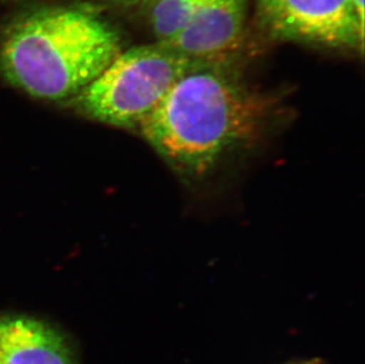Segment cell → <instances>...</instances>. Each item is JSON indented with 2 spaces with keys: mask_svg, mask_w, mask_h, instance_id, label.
Here are the masks:
<instances>
[{
  "mask_svg": "<svg viewBox=\"0 0 365 364\" xmlns=\"http://www.w3.org/2000/svg\"><path fill=\"white\" fill-rule=\"evenodd\" d=\"M271 110L222 66L203 63L172 86L138 131L174 172L200 180L258 138Z\"/></svg>",
  "mask_w": 365,
  "mask_h": 364,
  "instance_id": "1",
  "label": "cell"
},
{
  "mask_svg": "<svg viewBox=\"0 0 365 364\" xmlns=\"http://www.w3.org/2000/svg\"><path fill=\"white\" fill-rule=\"evenodd\" d=\"M121 52L120 36L91 11L41 10L11 25L0 43V74L30 96L75 97Z\"/></svg>",
  "mask_w": 365,
  "mask_h": 364,
  "instance_id": "2",
  "label": "cell"
},
{
  "mask_svg": "<svg viewBox=\"0 0 365 364\" xmlns=\"http://www.w3.org/2000/svg\"><path fill=\"white\" fill-rule=\"evenodd\" d=\"M201 64L160 41L135 46L75 96V107L91 120L138 129L172 86Z\"/></svg>",
  "mask_w": 365,
  "mask_h": 364,
  "instance_id": "3",
  "label": "cell"
},
{
  "mask_svg": "<svg viewBox=\"0 0 365 364\" xmlns=\"http://www.w3.org/2000/svg\"><path fill=\"white\" fill-rule=\"evenodd\" d=\"M262 28L279 41L363 52L364 26L350 0H257Z\"/></svg>",
  "mask_w": 365,
  "mask_h": 364,
  "instance_id": "4",
  "label": "cell"
},
{
  "mask_svg": "<svg viewBox=\"0 0 365 364\" xmlns=\"http://www.w3.org/2000/svg\"><path fill=\"white\" fill-rule=\"evenodd\" d=\"M80 344L45 317L0 313V364H81Z\"/></svg>",
  "mask_w": 365,
  "mask_h": 364,
  "instance_id": "5",
  "label": "cell"
},
{
  "mask_svg": "<svg viewBox=\"0 0 365 364\" xmlns=\"http://www.w3.org/2000/svg\"><path fill=\"white\" fill-rule=\"evenodd\" d=\"M247 0H210L185 28L160 41L197 62L220 66L242 41Z\"/></svg>",
  "mask_w": 365,
  "mask_h": 364,
  "instance_id": "6",
  "label": "cell"
},
{
  "mask_svg": "<svg viewBox=\"0 0 365 364\" xmlns=\"http://www.w3.org/2000/svg\"><path fill=\"white\" fill-rule=\"evenodd\" d=\"M210 0H158L153 4L150 24L158 41L174 37Z\"/></svg>",
  "mask_w": 365,
  "mask_h": 364,
  "instance_id": "7",
  "label": "cell"
},
{
  "mask_svg": "<svg viewBox=\"0 0 365 364\" xmlns=\"http://www.w3.org/2000/svg\"><path fill=\"white\" fill-rule=\"evenodd\" d=\"M350 1H351L352 7H354V10H355L356 14H357L359 23L365 28L364 0H350Z\"/></svg>",
  "mask_w": 365,
  "mask_h": 364,
  "instance_id": "8",
  "label": "cell"
},
{
  "mask_svg": "<svg viewBox=\"0 0 365 364\" xmlns=\"http://www.w3.org/2000/svg\"><path fill=\"white\" fill-rule=\"evenodd\" d=\"M110 1H114V3L118 4H127V5H134V4H141V3H155L158 0H110Z\"/></svg>",
  "mask_w": 365,
  "mask_h": 364,
  "instance_id": "9",
  "label": "cell"
},
{
  "mask_svg": "<svg viewBox=\"0 0 365 364\" xmlns=\"http://www.w3.org/2000/svg\"><path fill=\"white\" fill-rule=\"evenodd\" d=\"M298 364H325L324 362L321 361V360H318V358H316V360H310V361H305L302 362V363Z\"/></svg>",
  "mask_w": 365,
  "mask_h": 364,
  "instance_id": "10",
  "label": "cell"
}]
</instances>
